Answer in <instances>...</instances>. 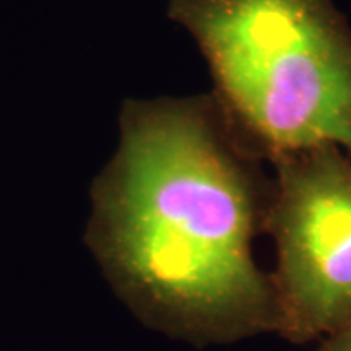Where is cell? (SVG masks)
I'll return each instance as SVG.
<instances>
[{
  "label": "cell",
  "mask_w": 351,
  "mask_h": 351,
  "mask_svg": "<svg viewBox=\"0 0 351 351\" xmlns=\"http://www.w3.org/2000/svg\"><path fill=\"white\" fill-rule=\"evenodd\" d=\"M213 93L129 99L95 181L88 243L135 313L192 341L276 332L252 257L271 186Z\"/></svg>",
  "instance_id": "obj_1"
},
{
  "label": "cell",
  "mask_w": 351,
  "mask_h": 351,
  "mask_svg": "<svg viewBox=\"0 0 351 351\" xmlns=\"http://www.w3.org/2000/svg\"><path fill=\"white\" fill-rule=\"evenodd\" d=\"M168 16L254 155L332 143L351 156V28L332 0H171Z\"/></svg>",
  "instance_id": "obj_2"
},
{
  "label": "cell",
  "mask_w": 351,
  "mask_h": 351,
  "mask_svg": "<svg viewBox=\"0 0 351 351\" xmlns=\"http://www.w3.org/2000/svg\"><path fill=\"white\" fill-rule=\"evenodd\" d=\"M270 163L263 231L276 245V332L306 343L351 322V156L322 143Z\"/></svg>",
  "instance_id": "obj_3"
},
{
  "label": "cell",
  "mask_w": 351,
  "mask_h": 351,
  "mask_svg": "<svg viewBox=\"0 0 351 351\" xmlns=\"http://www.w3.org/2000/svg\"><path fill=\"white\" fill-rule=\"evenodd\" d=\"M317 351H351V322L324 337Z\"/></svg>",
  "instance_id": "obj_4"
}]
</instances>
